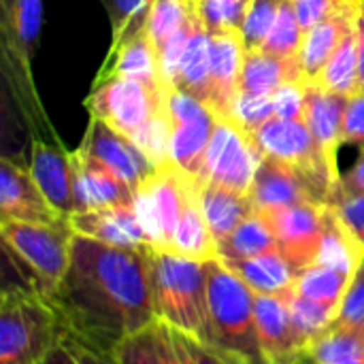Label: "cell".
Masks as SVG:
<instances>
[{"instance_id": "1", "label": "cell", "mask_w": 364, "mask_h": 364, "mask_svg": "<svg viewBox=\"0 0 364 364\" xmlns=\"http://www.w3.org/2000/svg\"><path fill=\"white\" fill-rule=\"evenodd\" d=\"M147 250L73 237L68 271L49 296L66 339L113 356L122 341L156 322Z\"/></svg>"}, {"instance_id": "2", "label": "cell", "mask_w": 364, "mask_h": 364, "mask_svg": "<svg viewBox=\"0 0 364 364\" xmlns=\"http://www.w3.org/2000/svg\"><path fill=\"white\" fill-rule=\"evenodd\" d=\"M164 96L166 90L134 79L113 77L94 83L85 98V109L92 117L105 119L132 139L154 164L162 166L168 162V117Z\"/></svg>"}, {"instance_id": "3", "label": "cell", "mask_w": 364, "mask_h": 364, "mask_svg": "<svg viewBox=\"0 0 364 364\" xmlns=\"http://www.w3.org/2000/svg\"><path fill=\"white\" fill-rule=\"evenodd\" d=\"M254 296L222 260H209L207 326L203 341L241 364H269L258 337Z\"/></svg>"}, {"instance_id": "4", "label": "cell", "mask_w": 364, "mask_h": 364, "mask_svg": "<svg viewBox=\"0 0 364 364\" xmlns=\"http://www.w3.org/2000/svg\"><path fill=\"white\" fill-rule=\"evenodd\" d=\"M147 264L156 320L203 339L207 326V262L149 247Z\"/></svg>"}, {"instance_id": "5", "label": "cell", "mask_w": 364, "mask_h": 364, "mask_svg": "<svg viewBox=\"0 0 364 364\" xmlns=\"http://www.w3.org/2000/svg\"><path fill=\"white\" fill-rule=\"evenodd\" d=\"M64 337L47 296L15 284L0 301V364H38Z\"/></svg>"}, {"instance_id": "6", "label": "cell", "mask_w": 364, "mask_h": 364, "mask_svg": "<svg viewBox=\"0 0 364 364\" xmlns=\"http://www.w3.org/2000/svg\"><path fill=\"white\" fill-rule=\"evenodd\" d=\"M4 254L19 269L23 284L43 296H51L70 264L73 228L68 220L55 224L0 222Z\"/></svg>"}, {"instance_id": "7", "label": "cell", "mask_w": 364, "mask_h": 364, "mask_svg": "<svg viewBox=\"0 0 364 364\" xmlns=\"http://www.w3.org/2000/svg\"><path fill=\"white\" fill-rule=\"evenodd\" d=\"M164 107L168 117V162L198 186L205 177L218 115L205 102L175 87L166 90Z\"/></svg>"}, {"instance_id": "8", "label": "cell", "mask_w": 364, "mask_h": 364, "mask_svg": "<svg viewBox=\"0 0 364 364\" xmlns=\"http://www.w3.org/2000/svg\"><path fill=\"white\" fill-rule=\"evenodd\" d=\"M194 190L196 186L166 162L134 192V209L151 247L168 250L183 207Z\"/></svg>"}, {"instance_id": "9", "label": "cell", "mask_w": 364, "mask_h": 364, "mask_svg": "<svg viewBox=\"0 0 364 364\" xmlns=\"http://www.w3.org/2000/svg\"><path fill=\"white\" fill-rule=\"evenodd\" d=\"M262 151L254 136L243 130L235 119H220L213 130V139L207 151L203 181L218 183L222 188L250 194L256 168Z\"/></svg>"}, {"instance_id": "10", "label": "cell", "mask_w": 364, "mask_h": 364, "mask_svg": "<svg viewBox=\"0 0 364 364\" xmlns=\"http://www.w3.org/2000/svg\"><path fill=\"white\" fill-rule=\"evenodd\" d=\"M256 213L264 218L271 232L275 235L277 250L299 273L316 262L324 232L326 205L299 203Z\"/></svg>"}, {"instance_id": "11", "label": "cell", "mask_w": 364, "mask_h": 364, "mask_svg": "<svg viewBox=\"0 0 364 364\" xmlns=\"http://www.w3.org/2000/svg\"><path fill=\"white\" fill-rule=\"evenodd\" d=\"M77 149L96 158L100 164L122 177L134 192L158 171V164H154V160L132 139L98 117L90 119V126Z\"/></svg>"}, {"instance_id": "12", "label": "cell", "mask_w": 364, "mask_h": 364, "mask_svg": "<svg viewBox=\"0 0 364 364\" xmlns=\"http://www.w3.org/2000/svg\"><path fill=\"white\" fill-rule=\"evenodd\" d=\"M30 222V224H55L64 218L58 213L30 168L19 166L11 158L0 160V222Z\"/></svg>"}, {"instance_id": "13", "label": "cell", "mask_w": 364, "mask_h": 364, "mask_svg": "<svg viewBox=\"0 0 364 364\" xmlns=\"http://www.w3.org/2000/svg\"><path fill=\"white\" fill-rule=\"evenodd\" d=\"M30 173L58 213L70 218L77 211L73 156L60 145V141L32 136Z\"/></svg>"}, {"instance_id": "14", "label": "cell", "mask_w": 364, "mask_h": 364, "mask_svg": "<svg viewBox=\"0 0 364 364\" xmlns=\"http://www.w3.org/2000/svg\"><path fill=\"white\" fill-rule=\"evenodd\" d=\"M254 311L258 324V337L269 364H296L305 352V343L299 337L286 294H256Z\"/></svg>"}, {"instance_id": "15", "label": "cell", "mask_w": 364, "mask_h": 364, "mask_svg": "<svg viewBox=\"0 0 364 364\" xmlns=\"http://www.w3.org/2000/svg\"><path fill=\"white\" fill-rule=\"evenodd\" d=\"M75 235L115 245V247H151L149 237L136 215L134 205H113L92 211H79L68 218Z\"/></svg>"}, {"instance_id": "16", "label": "cell", "mask_w": 364, "mask_h": 364, "mask_svg": "<svg viewBox=\"0 0 364 364\" xmlns=\"http://www.w3.org/2000/svg\"><path fill=\"white\" fill-rule=\"evenodd\" d=\"M43 26V0H2V43L15 79H30V60Z\"/></svg>"}, {"instance_id": "17", "label": "cell", "mask_w": 364, "mask_h": 364, "mask_svg": "<svg viewBox=\"0 0 364 364\" xmlns=\"http://www.w3.org/2000/svg\"><path fill=\"white\" fill-rule=\"evenodd\" d=\"M75 166V205L77 211H92L113 205H134V190L81 149L70 151Z\"/></svg>"}, {"instance_id": "18", "label": "cell", "mask_w": 364, "mask_h": 364, "mask_svg": "<svg viewBox=\"0 0 364 364\" xmlns=\"http://www.w3.org/2000/svg\"><path fill=\"white\" fill-rule=\"evenodd\" d=\"M245 47L239 32L211 34V94L207 107L220 119H232Z\"/></svg>"}, {"instance_id": "19", "label": "cell", "mask_w": 364, "mask_h": 364, "mask_svg": "<svg viewBox=\"0 0 364 364\" xmlns=\"http://www.w3.org/2000/svg\"><path fill=\"white\" fill-rule=\"evenodd\" d=\"M350 96L331 92L318 83H305V105H303V119L311 130L318 147L326 156V160L339 171L337 149L343 145V117L348 109Z\"/></svg>"}, {"instance_id": "20", "label": "cell", "mask_w": 364, "mask_h": 364, "mask_svg": "<svg viewBox=\"0 0 364 364\" xmlns=\"http://www.w3.org/2000/svg\"><path fill=\"white\" fill-rule=\"evenodd\" d=\"M250 198L256 211H271L299 203H316L303 177L286 162L262 154L256 168Z\"/></svg>"}, {"instance_id": "21", "label": "cell", "mask_w": 364, "mask_h": 364, "mask_svg": "<svg viewBox=\"0 0 364 364\" xmlns=\"http://www.w3.org/2000/svg\"><path fill=\"white\" fill-rule=\"evenodd\" d=\"M356 9H358V0H350L339 13H335L333 17L320 21L318 26H314L309 32L303 34L299 62H301L305 83L318 81V77L322 75V70L328 64L331 55L335 53V49L339 47V43L346 36L348 28L352 26Z\"/></svg>"}, {"instance_id": "22", "label": "cell", "mask_w": 364, "mask_h": 364, "mask_svg": "<svg viewBox=\"0 0 364 364\" xmlns=\"http://www.w3.org/2000/svg\"><path fill=\"white\" fill-rule=\"evenodd\" d=\"M113 77L134 79V81L147 83L151 87L166 90L162 83V77H160L158 53H156V47L149 41L147 32L139 34L136 38L119 45V47H111L94 83H100V81H107Z\"/></svg>"}, {"instance_id": "23", "label": "cell", "mask_w": 364, "mask_h": 364, "mask_svg": "<svg viewBox=\"0 0 364 364\" xmlns=\"http://www.w3.org/2000/svg\"><path fill=\"white\" fill-rule=\"evenodd\" d=\"M288 83H305L299 58H275L262 51H245L239 75V94L269 96Z\"/></svg>"}, {"instance_id": "24", "label": "cell", "mask_w": 364, "mask_h": 364, "mask_svg": "<svg viewBox=\"0 0 364 364\" xmlns=\"http://www.w3.org/2000/svg\"><path fill=\"white\" fill-rule=\"evenodd\" d=\"M196 198L215 243L228 237L252 213H256L250 194H241L211 181L196 186Z\"/></svg>"}, {"instance_id": "25", "label": "cell", "mask_w": 364, "mask_h": 364, "mask_svg": "<svg viewBox=\"0 0 364 364\" xmlns=\"http://www.w3.org/2000/svg\"><path fill=\"white\" fill-rule=\"evenodd\" d=\"M254 294H290L296 286L299 271L284 258L279 250L245 260L224 262Z\"/></svg>"}, {"instance_id": "26", "label": "cell", "mask_w": 364, "mask_h": 364, "mask_svg": "<svg viewBox=\"0 0 364 364\" xmlns=\"http://www.w3.org/2000/svg\"><path fill=\"white\" fill-rule=\"evenodd\" d=\"M173 87L190 94L200 102H209L211 94V34L196 21L190 41L181 53Z\"/></svg>"}, {"instance_id": "27", "label": "cell", "mask_w": 364, "mask_h": 364, "mask_svg": "<svg viewBox=\"0 0 364 364\" xmlns=\"http://www.w3.org/2000/svg\"><path fill=\"white\" fill-rule=\"evenodd\" d=\"M166 252H173L192 260H200V262L218 260V243L205 222V215L196 198V190L183 207V213L179 218V224L175 228L173 241Z\"/></svg>"}, {"instance_id": "28", "label": "cell", "mask_w": 364, "mask_h": 364, "mask_svg": "<svg viewBox=\"0 0 364 364\" xmlns=\"http://www.w3.org/2000/svg\"><path fill=\"white\" fill-rule=\"evenodd\" d=\"M111 358L115 364H181L168 341L164 324L158 320L122 341Z\"/></svg>"}, {"instance_id": "29", "label": "cell", "mask_w": 364, "mask_h": 364, "mask_svg": "<svg viewBox=\"0 0 364 364\" xmlns=\"http://www.w3.org/2000/svg\"><path fill=\"white\" fill-rule=\"evenodd\" d=\"M277 250L275 235L260 213H252L228 237L218 241V260H245Z\"/></svg>"}, {"instance_id": "30", "label": "cell", "mask_w": 364, "mask_h": 364, "mask_svg": "<svg viewBox=\"0 0 364 364\" xmlns=\"http://www.w3.org/2000/svg\"><path fill=\"white\" fill-rule=\"evenodd\" d=\"M331 92H339L346 96H352L360 90V77H358V49H356V32L354 21L348 28L346 36L341 38L339 47L331 55L328 64L324 66L318 81H314Z\"/></svg>"}, {"instance_id": "31", "label": "cell", "mask_w": 364, "mask_h": 364, "mask_svg": "<svg viewBox=\"0 0 364 364\" xmlns=\"http://www.w3.org/2000/svg\"><path fill=\"white\" fill-rule=\"evenodd\" d=\"M311 364H337L364 358V333L331 324L303 352Z\"/></svg>"}, {"instance_id": "32", "label": "cell", "mask_w": 364, "mask_h": 364, "mask_svg": "<svg viewBox=\"0 0 364 364\" xmlns=\"http://www.w3.org/2000/svg\"><path fill=\"white\" fill-rule=\"evenodd\" d=\"M352 277L354 275L339 271V269H331L324 264H311L299 273L294 292L305 299H311V301H318V303L339 309L341 299H343Z\"/></svg>"}, {"instance_id": "33", "label": "cell", "mask_w": 364, "mask_h": 364, "mask_svg": "<svg viewBox=\"0 0 364 364\" xmlns=\"http://www.w3.org/2000/svg\"><path fill=\"white\" fill-rule=\"evenodd\" d=\"M194 15V0H151L147 17V36L156 51L166 45L183 26H188Z\"/></svg>"}, {"instance_id": "34", "label": "cell", "mask_w": 364, "mask_h": 364, "mask_svg": "<svg viewBox=\"0 0 364 364\" xmlns=\"http://www.w3.org/2000/svg\"><path fill=\"white\" fill-rule=\"evenodd\" d=\"M252 0H194V15L209 34L241 32Z\"/></svg>"}, {"instance_id": "35", "label": "cell", "mask_w": 364, "mask_h": 364, "mask_svg": "<svg viewBox=\"0 0 364 364\" xmlns=\"http://www.w3.org/2000/svg\"><path fill=\"white\" fill-rule=\"evenodd\" d=\"M288 305H290V314H292V322L294 328L299 333V337L303 339L305 348L309 341H314L318 335H322L337 318V307L305 299L301 294H296L294 290L290 294H286Z\"/></svg>"}, {"instance_id": "36", "label": "cell", "mask_w": 364, "mask_h": 364, "mask_svg": "<svg viewBox=\"0 0 364 364\" xmlns=\"http://www.w3.org/2000/svg\"><path fill=\"white\" fill-rule=\"evenodd\" d=\"M303 28L299 23L296 11L292 0H284L275 19V26L271 34L267 36L264 45L260 47L262 53L275 55V58H299L301 45H303Z\"/></svg>"}, {"instance_id": "37", "label": "cell", "mask_w": 364, "mask_h": 364, "mask_svg": "<svg viewBox=\"0 0 364 364\" xmlns=\"http://www.w3.org/2000/svg\"><path fill=\"white\" fill-rule=\"evenodd\" d=\"M284 0H252L243 28L239 32L241 43L245 47V51H260V47L264 45L267 36L271 34L279 6Z\"/></svg>"}, {"instance_id": "38", "label": "cell", "mask_w": 364, "mask_h": 364, "mask_svg": "<svg viewBox=\"0 0 364 364\" xmlns=\"http://www.w3.org/2000/svg\"><path fill=\"white\" fill-rule=\"evenodd\" d=\"M164 328H166L168 341L181 364H241L232 356L215 350L213 346H209L207 341H203L190 333H183V331L166 326V324H164Z\"/></svg>"}, {"instance_id": "39", "label": "cell", "mask_w": 364, "mask_h": 364, "mask_svg": "<svg viewBox=\"0 0 364 364\" xmlns=\"http://www.w3.org/2000/svg\"><path fill=\"white\" fill-rule=\"evenodd\" d=\"M326 205L341 220V224L364 245V194L346 190L339 181Z\"/></svg>"}, {"instance_id": "40", "label": "cell", "mask_w": 364, "mask_h": 364, "mask_svg": "<svg viewBox=\"0 0 364 364\" xmlns=\"http://www.w3.org/2000/svg\"><path fill=\"white\" fill-rule=\"evenodd\" d=\"M333 324L364 333V258L341 299V305Z\"/></svg>"}, {"instance_id": "41", "label": "cell", "mask_w": 364, "mask_h": 364, "mask_svg": "<svg viewBox=\"0 0 364 364\" xmlns=\"http://www.w3.org/2000/svg\"><path fill=\"white\" fill-rule=\"evenodd\" d=\"M275 117V100L273 94L269 96H252V94H239L235 109H232V119L247 130L250 134L258 130L262 124Z\"/></svg>"}, {"instance_id": "42", "label": "cell", "mask_w": 364, "mask_h": 364, "mask_svg": "<svg viewBox=\"0 0 364 364\" xmlns=\"http://www.w3.org/2000/svg\"><path fill=\"white\" fill-rule=\"evenodd\" d=\"M350 0H292L299 23L303 28V32H309L314 26H318L320 21L333 17L335 13H339Z\"/></svg>"}, {"instance_id": "43", "label": "cell", "mask_w": 364, "mask_h": 364, "mask_svg": "<svg viewBox=\"0 0 364 364\" xmlns=\"http://www.w3.org/2000/svg\"><path fill=\"white\" fill-rule=\"evenodd\" d=\"M341 141H343V145L364 147V90H358L348 100Z\"/></svg>"}, {"instance_id": "44", "label": "cell", "mask_w": 364, "mask_h": 364, "mask_svg": "<svg viewBox=\"0 0 364 364\" xmlns=\"http://www.w3.org/2000/svg\"><path fill=\"white\" fill-rule=\"evenodd\" d=\"M275 117L282 119H303L305 105V83H288L273 94Z\"/></svg>"}, {"instance_id": "45", "label": "cell", "mask_w": 364, "mask_h": 364, "mask_svg": "<svg viewBox=\"0 0 364 364\" xmlns=\"http://www.w3.org/2000/svg\"><path fill=\"white\" fill-rule=\"evenodd\" d=\"M151 0H105V6L109 11L111 17V26H113V34H117L119 30H124V26L145 6H149Z\"/></svg>"}, {"instance_id": "46", "label": "cell", "mask_w": 364, "mask_h": 364, "mask_svg": "<svg viewBox=\"0 0 364 364\" xmlns=\"http://www.w3.org/2000/svg\"><path fill=\"white\" fill-rule=\"evenodd\" d=\"M341 186L350 192L364 194V147H360L354 166L348 173H341Z\"/></svg>"}, {"instance_id": "47", "label": "cell", "mask_w": 364, "mask_h": 364, "mask_svg": "<svg viewBox=\"0 0 364 364\" xmlns=\"http://www.w3.org/2000/svg\"><path fill=\"white\" fill-rule=\"evenodd\" d=\"M38 364H83L81 363V358L77 356V352H75V348L62 337V341L55 346V348H51L49 352H47V356L41 360Z\"/></svg>"}, {"instance_id": "48", "label": "cell", "mask_w": 364, "mask_h": 364, "mask_svg": "<svg viewBox=\"0 0 364 364\" xmlns=\"http://www.w3.org/2000/svg\"><path fill=\"white\" fill-rule=\"evenodd\" d=\"M354 32H356V49H358L360 90H364V0H358V9H356V15H354Z\"/></svg>"}, {"instance_id": "49", "label": "cell", "mask_w": 364, "mask_h": 364, "mask_svg": "<svg viewBox=\"0 0 364 364\" xmlns=\"http://www.w3.org/2000/svg\"><path fill=\"white\" fill-rule=\"evenodd\" d=\"M64 339H66V337H64ZM66 341L75 348L77 356L81 358V363L83 364H115V360H113L111 356L98 354V352L90 350V348H85V346H79V343H75V341H70V339H66Z\"/></svg>"}, {"instance_id": "50", "label": "cell", "mask_w": 364, "mask_h": 364, "mask_svg": "<svg viewBox=\"0 0 364 364\" xmlns=\"http://www.w3.org/2000/svg\"><path fill=\"white\" fill-rule=\"evenodd\" d=\"M337 364H364V358H356V360H346V363H337Z\"/></svg>"}, {"instance_id": "51", "label": "cell", "mask_w": 364, "mask_h": 364, "mask_svg": "<svg viewBox=\"0 0 364 364\" xmlns=\"http://www.w3.org/2000/svg\"><path fill=\"white\" fill-rule=\"evenodd\" d=\"M296 364H311V363H309V358H307V356L303 354V356H301V360H299Z\"/></svg>"}]
</instances>
